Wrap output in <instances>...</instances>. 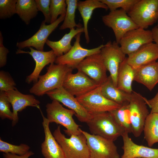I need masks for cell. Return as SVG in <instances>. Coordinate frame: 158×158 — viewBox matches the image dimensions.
<instances>
[{
  "label": "cell",
  "instance_id": "cell-36",
  "mask_svg": "<svg viewBox=\"0 0 158 158\" xmlns=\"http://www.w3.org/2000/svg\"><path fill=\"white\" fill-rule=\"evenodd\" d=\"M16 83L8 72L0 71V91L6 92L17 89Z\"/></svg>",
  "mask_w": 158,
  "mask_h": 158
},
{
  "label": "cell",
  "instance_id": "cell-29",
  "mask_svg": "<svg viewBox=\"0 0 158 158\" xmlns=\"http://www.w3.org/2000/svg\"><path fill=\"white\" fill-rule=\"evenodd\" d=\"M129 103L121 105L110 112L118 125L126 132L132 133V127Z\"/></svg>",
  "mask_w": 158,
  "mask_h": 158
},
{
  "label": "cell",
  "instance_id": "cell-15",
  "mask_svg": "<svg viewBox=\"0 0 158 158\" xmlns=\"http://www.w3.org/2000/svg\"><path fill=\"white\" fill-rule=\"evenodd\" d=\"M52 100H56L72 110L80 122L86 123L92 115L88 113L78 101L76 97L63 87L49 91L46 94Z\"/></svg>",
  "mask_w": 158,
  "mask_h": 158
},
{
  "label": "cell",
  "instance_id": "cell-43",
  "mask_svg": "<svg viewBox=\"0 0 158 158\" xmlns=\"http://www.w3.org/2000/svg\"><path fill=\"white\" fill-rule=\"evenodd\" d=\"M157 63H158V61H157Z\"/></svg>",
  "mask_w": 158,
  "mask_h": 158
},
{
  "label": "cell",
  "instance_id": "cell-10",
  "mask_svg": "<svg viewBox=\"0 0 158 158\" xmlns=\"http://www.w3.org/2000/svg\"><path fill=\"white\" fill-rule=\"evenodd\" d=\"M100 54L104 64L110 75L114 85L117 87V77L118 69L121 63L126 58L119 44L116 41L110 40L104 45Z\"/></svg>",
  "mask_w": 158,
  "mask_h": 158
},
{
  "label": "cell",
  "instance_id": "cell-26",
  "mask_svg": "<svg viewBox=\"0 0 158 158\" xmlns=\"http://www.w3.org/2000/svg\"><path fill=\"white\" fill-rule=\"evenodd\" d=\"M134 77V69L128 64L126 58L121 63L118 69L117 88L127 93L131 94L133 91L132 84Z\"/></svg>",
  "mask_w": 158,
  "mask_h": 158
},
{
  "label": "cell",
  "instance_id": "cell-11",
  "mask_svg": "<svg viewBox=\"0 0 158 158\" xmlns=\"http://www.w3.org/2000/svg\"><path fill=\"white\" fill-rule=\"evenodd\" d=\"M76 69L89 77L99 86L104 83L108 77L107 74V70L100 51L86 57Z\"/></svg>",
  "mask_w": 158,
  "mask_h": 158
},
{
  "label": "cell",
  "instance_id": "cell-2",
  "mask_svg": "<svg viewBox=\"0 0 158 158\" xmlns=\"http://www.w3.org/2000/svg\"><path fill=\"white\" fill-rule=\"evenodd\" d=\"M86 123L91 134L113 141L125 132L109 112L92 115L91 118Z\"/></svg>",
  "mask_w": 158,
  "mask_h": 158
},
{
  "label": "cell",
  "instance_id": "cell-20",
  "mask_svg": "<svg viewBox=\"0 0 158 158\" xmlns=\"http://www.w3.org/2000/svg\"><path fill=\"white\" fill-rule=\"evenodd\" d=\"M42 117V125L45 135L44 142L42 143V153L45 158H66L60 145L52 134L49 127L50 123L40 110Z\"/></svg>",
  "mask_w": 158,
  "mask_h": 158
},
{
  "label": "cell",
  "instance_id": "cell-21",
  "mask_svg": "<svg viewBox=\"0 0 158 158\" xmlns=\"http://www.w3.org/2000/svg\"><path fill=\"white\" fill-rule=\"evenodd\" d=\"M127 59L134 68L156 61L158 59V46L153 42L145 44L128 55Z\"/></svg>",
  "mask_w": 158,
  "mask_h": 158
},
{
  "label": "cell",
  "instance_id": "cell-5",
  "mask_svg": "<svg viewBox=\"0 0 158 158\" xmlns=\"http://www.w3.org/2000/svg\"><path fill=\"white\" fill-rule=\"evenodd\" d=\"M139 28H147L158 19V0H139L127 13Z\"/></svg>",
  "mask_w": 158,
  "mask_h": 158
},
{
  "label": "cell",
  "instance_id": "cell-24",
  "mask_svg": "<svg viewBox=\"0 0 158 158\" xmlns=\"http://www.w3.org/2000/svg\"><path fill=\"white\" fill-rule=\"evenodd\" d=\"M100 86L102 94L107 99L121 106L129 103L131 94H129L115 86L110 76Z\"/></svg>",
  "mask_w": 158,
  "mask_h": 158
},
{
  "label": "cell",
  "instance_id": "cell-27",
  "mask_svg": "<svg viewBox=\"0 0 158 158\" xmlns=\"http://www.w3.org/2000/svg\"><path fill=\"white\" fill-rule=\"evenodd\" d=\"M143 131L148 146L158 142V114L150 112L147 117Z\"/></svg>",
  "mask_w": 158,
  "mask_h": 158
},
{
  "label": "cell",
  "instance_id": "cell-3",
  "mask_svg": "<svg viewBox=\"0 0 158 158\" xmlns=\"http://www.w3.org/2000/svg\"><path fill=\"white\" fill-rule=\"evenodd\" d=\"M47 117L50 123L54 122L64 127L65 133L70 136L78 135L82 133L79 126L74 121L73 116L75 113L72 110L64 107L60 102L56 100H52L51 102L46 106Z\"/></svg>",
  "mask_w": 158,
  "mask_h": 158
},
{
  "label": "cell",
  "instance_id": "cell-40",
  "mask_svg": "<svg viewBox=\"0 0 158 158\" xmlns=\"http://www.w3.org/2000/svg\"><path fill=\"white\" fill-rule=\"evenodd\" d=\"M34 153L31 151H29L27 153L23 155H18L10 153H4V158H29L31 156L34 154Z\"/></svg>",
  "mask_w": 158,
  "mask_h": 158
},
{
  "label": "cell",
  "instance_id": "cell-4",
  "mask_svg": "<svg viewBox=\"0 0 158 158\" xmlns=\"http://www.w3.org/2000/svg\"><path fill=\"white\" fill-rule=\"evenodd\" d=\"M53 135L61 146L66 158H90L86 139L83 133L72 135L68 138L61 133L60 126H58Z\"/></svg>",
  "mask_w": 158,
  "mask_h": 158
},
{
  "label": "cell",
  "instance_id": "cell-16",
  "mask_svg": "<svg viewBox=\"0 0 158 158\" xmlns=\"http://www.w3.org/2000/svg\"><path fill=\"white\" fill-rule=\"evenodd\" d=\"M65 16H60L55 22L48 25L44 20L43 21L39 30L32 36L25 40L17 43L16 47L18 49L32 47L37 50L43 51L44 44L49 36L63 21Z\"/></svg>",
  "mask_w": 158,
  "mask_h": 158
},
{
  "label": "cell",
  "instance_id": "cell-41",
  "mask_svg": "<svg viewBox=\"0 0 158 158\" xmlns=\"http://www.w3.org/2000/svg\"><path fill=\"white\" fill-rule=\"evenodd\" d=\"M153 41L158 46V28L155 26L151 30Z\"/></svg>",
  "mask_w": 158,
  "mask_h": 158
},
{
  "label": "cell",
  "instance_id": "cell-34",
  "mask_svg": "<svg viewBox=\"0 0 158 158\" xmlns=\"http://www.w3.org/2000/svg\"><path fill=\"white\" fill-rule=\"evenodd\" d=\"M17 0H0V18H9L16 14Z\"/></svg>",
  "mask_w": 158,
  "mask_h": 158
},
{
  "label": "cell",
  "instance_id": "cell-32",
  "mask_svg": "<svg viewBox=\"0 0 158 158\" xmlns=\"http://www.w3.org/2000/svg\"><path fill=\"white\" fill-rule=\"evenodd\" d=\"M105 4L110 11L121 8L127 13L139 0H100Z\"/></svg>",
  "mask_w": 158,
  "mask_h": 158
},
{
  "label": "cell",
  "instance_id": "cell-12",
  "mask_svg": "<svg viewBox=\"0 0 158 158\" xmlns=\"http://www.w3.org/2000/svg\"><path fill=\"white\" fill-rule=\"evenodd\" d=\"M81 33H79L75 36L73 45L67 53L56 58L55 63L66 65L73 69L76 68L78 65L86 57L100 51L104 46L103 44L91 49L83 47L80 43Z\"/></svg>",
  "mask_w": 158,
  "mask_h": 158
},
{
  "label": "cell",
  "instance_id": "cell-30",
  "mask_svg": "<svg viewBox=\"0 0 158 158\" xmlns=\"http://www.w3.org/2000/svg\"><path fill=\"white\" fill-rule=\"evenodd\" d=\"M78 1L77 0H66V11L63 22L59 28L60 30L67 28L70 30L75 27L81 28L83 25L80 23L77 24L75 20V12L77 8Z\"/></svg>",
  "mask_w": 158,
  "mask_h": 158
},
{
  "label": "cell",
  "instance_id": "cell-31",
  "mask_svg": "<svg viewBox=\"0 0 158 158\" xmlns=\"http://www.w3.org/2000/svg\"><path fill=\"white\" fill-rule=\"evenodd\" d=\"M30 147L22 143L19 145H13L0 139V151L4 153H10L18 155H23L29 151Z\"/></svg>",
  "mask_w": 158,
  "mask_h": 158
},
{
  "label": "cell",
  "instance_id": "cell-13",
  "mask_svg": "<svg viewBox=\"0 0 158 158\" xmlns=\"http://www.w3.org/2000/svg\"><path fill=\"white\" fill-rule=\"evenodd\" d=\"M153 41L151 30L139 28L125 33L119 44L123 53L128 55L144 45Z\"/></svg>",
  "mask_w": 158,
  "mask_h": 158
},
{
  "label": "cell",
  "instance_id": "cell-38",
  "mask_svg": "<svg viewBox=\"0 0 158 158\" xmlns=\"http://www.w3.org/2000/svg\"><path fill=\"white\" fill-rule=\"evenodd\" d=\"M8 50L3 44V37L1 31L0 32V67L4 66L6 63L7 55Z\"/></svg>",
  "mask_w": 158,
  "mask_h": 158
},
{
  "label": "cell",
  "instance_id": "cell-23",
  "mask_svg": "<svg viewBox=\"0 0 158 158\" xmlns=\"http://www.w3.org/2000/svg\"><path fill=\"white\" fill-rule=\"evenodd\" d=\"M97 8H102L106 10L109 9L108 6L100 0L78 1V3L77 9L83 19L85 36L87 44L89 43L90 41L88 29V23L94 11Z\"/></svg>",
  "mask_w": 158,
  "mask_h": 158
},
{
  "label": "cell",
  "instance_id": "cell-19",
  "mask_svg": "<svg viewBox=\"0 0 158 158\" xmlns=\"http://www.w3.org/2000/svg\"><path fill=\"white\" fill-rule=\"evenodd\" d=\"M123 153L120 158H158V149L153 148L135 143L125 132L122 136Z\"/></svg>",
  "mask_w": 158,
  "mask_h": 158
},
{
  "label": "cell",
  "instance_id": "cell-6",
  "mask_svg": "<svg viewBox=\"0 0 158 158\" xmlns=\"http://www.w3.org/2000/svg\"><path fill=\"white\" fill-rule=\"evenodd\" d=\"M76 97L80 104L91 115L110 112L121 106L104 97L101 93L100 86L84 95Z\"/></svg>",
  "mask_w": 158,
  "mask_h": 158
},
{
  "label": "cell",
  "instance_id": "cell-18",
  "mask_svg": "<svg viewBox=\"0 0 158 158\" xmlns=\"http://www.w3.org/2000/svg\"><path fill=\"white\" fill-rule=\"evenodd\" d=\"M29 48L30 49V51L18 49L16 53L17 54H29L35 61V68L32 72L27 77L25 80L28 84H30L31 83H35L38 81L40 73L43 68L49 64L54 63L57 57L52 50L44 51L35 50L32 47Z\"/></svg>",
  "mask_w": 158,
  "mask_h": 158
},
{
  "label": "cell",
  "instance_id": "cell-44",
  "mask_svg": "<svg viewBox=\"0 0 158 158\" xmlns=\"http://www.w3.org/2000/svg\"></svg>",
  "mask_w": 158,
  "mask_h": 158
},
{
  "label": "cell",
  "instance_id": "cell-33",
  "mask_svg": "<svg viewBox=\"0 0 158 158\" xmlns=\"http://www.w3.org/2000/svg\"><path fill=\"white\" fill-rule=\"evenodd\" d=\"M67 4L66 0H51L50 9L51 23L55 22L59 15H66Z\"/></svg>",
  "mask_w": 158,
  "mask_h": 158
},
{
  "label": "cell",
  "instance_id": "cell-28",
  "mask_svg": "<svg viewBox=\"0 0 158 158\" xmlns=\"http://www.w3.org/2000/svg\"><path fill=\"white\" fill-rule=\"evenodd\" d=\"M38 11L35 0H17L16 14L26 25L37 16Z\"/></svg>",
  "mask_w": 158,
  "mask_h": 158
},
{
  "label": "cell",
  "instance_id": "cell-39",
  "mask_svg": "<svg viewBox=\"0 0 158 158\" xmlns=\"http://www.w3.org/2000/svg\"><path fill=\"white\" fill-rule=\"evenodd\" d=\"M147 104L151 109L150 112L158 114V91L152 98L146 99Z\"/></svg>",
  "mask_w": 158,
  "mask_h": 158
},
{
  "label": "cell",
  "instance_id": "cell-7",
  "mask_svg": "<svg viewBox=\"0 0 158 158\" xmlns=\"http://www.w3.org/2000/svg\"><path fill=\"white\" fill-rule=\"evenodd\" d=\"M146 99L140 94L133 91L129 103L132 133L139 137L143 131L145 120L149 114Z\"/></svg>",
  "mask_w": 158,
  "mask_h": 158
},
{
  "label": "cell",
  "instance_id": "cell-22",
  "mask_svg": "<svg viewBox=\"0 0 158 158\" xmlns=\"http://www.w3.org/2000/svg\"><path fill=\"white\" fill-rule=\"evenodd\" d=\"M134 69V81L151 91L158 83V63L156 61Z\"/></svg>",
  "mask_w": 158,
  "mask_h": 158
},
{
  "label": "cell",
  "instance_id": "cell-9",
  "mask_svg": "<svg viewBox=\"0 0 158 158\" xmlns=\"http://www.w3.org/2000/svg\"><path fill=\"white\" fill-rule=\"evenodd\" d=\"M80 130L86 138L90 158H120L114 141L81 129Z\"/></svg>",
  "mask_w": 158,
  "mask_h": 158
},
{
  "label": "cell",
  "instance_id": "cell-42",
  "mask_svg": "<svg viewBox=\"0 0 158 158\" xmlns=\"http://www.w3.org/2000/svg\"><path fill=\"white\" fill-rule=\"evenodd\" d=\"M157 25L156 26L158 28V19L157 20Z\"/></svg>",
  "mask_w": 158,
  "mask_h": 158
},
{
  "label": "cell",
  "instance_id": "cell-17",
  "mask_svg": "<svg viewBox=\"0 0 158 158\" xmlns=\"http://www.w3.org/2000/svg\"><path fill=\"white\" fill-rule=\"evenodd\" d=\"M13 109V118L12 126H14L18 121V112L28 107H35L40 110V101L33 95L24 94L17 89L5 92Z\"/></svg>",
  "mask_w": 158,
  "mask_h": 158
},
{
  "label": "cell",
  "instance_id": "cell-8",
  "mask_svg": "<svg viewBox=\"0 0 158 158\" xmlns=\"http://www.w3.org/2000/svg\"><path fill=\"white\" fill-rule=\"evenodd\" d=\"M102 20L106 26L112 29L116 41L118 44L127 32L139 28L127 13L121 8L110 11L108 14L103 16Z\"/></svg>",
  "mask_w": 158,
  "mask_h": 158
},
{
  "label": "cell",
  "instance_id": "cell-1",
  "mask_svg": "<svg viewBox=\"0 0 158 158\" xmlns=\"http://www.w3.org/2000/svg\"><path fill=\"white\" fill-rule=\"evenodd\" d=\"M73 70L66 65L50 64L47 68L46 73L40 75L38 81L30 89V92L40 96L62 87L67 75Z\"/></svg>",
  "mask_w": 158,
  "mask_h": 158
},
{
  "label": "cell",
  "instance_id": "cell-14",
  "mask_svg": "<svg viewBox=\"0 0 158 158\" xmlns=\"http://www.w3.org/2000/svg\"><path fill=\"white\" fill-rule=\"evenodd\" d=\"M98 86L93 80L83 73L78 71L68 74L62 87L75 97L84 95L96 88Z\"/></svg>",
  "mask_w": 158,
  "mask_h": 158
},
{
  "label": "cell",
  "instance_id": "cell-35",
  "mask_svg": "<svg viewBox=\"0 0 158 158\" xmlns=\"http://www.w3.org/2000/svg\"><path fill=\"white\" fill-rule=\"evenodd\" d=\"M11 105L5 92L0 91V117L2 119L12 121L13 114L10 109Z\"/></svg>",
  "mask_w": 158,
  "mask_h": 158
},
{
  "label": "cell",
  "instance_id": "cell-37",
  "mask_svg": "<svg viewBox=\"0 0 158 158\" xmlns=\"http://www.w3.org/2000/svg\"><path fill=\"white\" fill-rule=\"evenodd\" d=\"M38 11L42 12L44 17L46 23L51 24L50 6V0H35Z\"/></svg>",
  "mask_w": 158,
  "mask_h": 158
},
{
  "label": "cell",
  "instance_id": "cell-25",
  "mask_svg": "<svg viewBox=\"0 0 158 158\" xmlns=\"http://www.w3.org/2000/svg\"><path fill=\"white\" fill-rule=\"evenodd\" d=\"M84 32L83 27L74 28L70 30L69 33L66 34L58 41H52L47 40L46 43L51 49L56 57L60 56L67 53L72 46L71 42L73 37L78 34Z\"/></svg>",
  "mask_w": 158,
  "mask_h": 158
}]
</instances>
